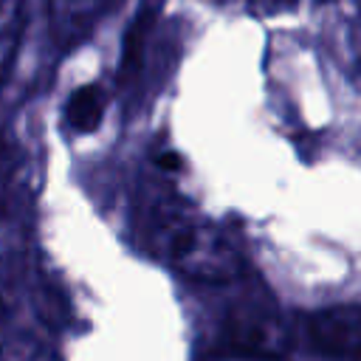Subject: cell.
<instances>
[{
	"label": "cell",
	"mask_w": 361,
	"mask_h": 361,
	"mask_svg": "<svg viewBox=\"0 0 361 361\" xmlns=\"http://www.w3.org/2000/svg\"><path fill=\"white\" fill-rule=\"evenodd\" d=\"M217 344L251 361H276L290 347V330L262 288L243 285L220 307Z\"/></svg>",
	"instance_id": "cell-2"
},
{
	"label": "cell",
	"mask_w": 361,
	"mask_h": 361,
	"mask_svg": "<svg viewBox=\"0 0 361 361\" xmlns=\"http://www.w3.org/2000/svg\"><path fill=\"white\" fill-rule=\"evenodd\" d=\"M25 23V0H0V87L6 85Z\"/></svg>",
	"instance_id": "cell-7"
},
{
	"label": "cell",
	"mask_w": 361,
	"mask_h": 361,
	"mask_svg": "<svg viewBox=\"0 0 361 361\" xmlns=\"http://www.w3.org/2000/svg\"><path fill=\"white\" fill-rule=\"evenodd\" d=\"M0 327H3V305H0Z\"/></svg>",
	"instance_id": "cell-10"
},
{
	"label": "cell",
	"mask_w": 361,
	"mask_h": 361,
	"mask_svg": "<svg viewBox=\"0 0 361 361\" xmlns=\"http://www.w3.org/2000/svg\"><path fill=\"white\" fill-rule=\"evenodd\" d=\"M152 28H155V8L144 6L133 17L127 37H124V45H121V62H118V82L121 85L138 82V73H141L144 59H147V45H149Z\"/></svg>",
	"instance_id": "cell-5"
},
{
	"label": "cell",
	"mask_w": 361,
	"mask_h": 361,
	"mask_svg": "<svg viewBox=\"0 0 361 361\" xmlns=\"http://www.w3.org/2000/svg\"><path fill=\"white\" fill-rule=\"evenodd\" d=\"M305 338L310 347L333 361H358L361 350V313L355 305H336L316 310L305 319Z\"/></svg>",
	"instance_id": "cell-3"
},
{
	"label": "cell",
	"mask_w": 361,
	"mask_h": 361,
	"mask_svg": "<svg viewBox=\"0 0 361 361\" xmlns=\"http://www.w3.org/2000/svg\"><path fill=\"white\" fill-rule=\"evenodd\" d=\"M133 220L144 245L189 279L223 285L245 271V262L231 240L180 195L161 183L138 189Z\"/></svg>",
	"instance_id": "cell-1"
},
{
	"label": "cell",
	"mask_w": 361,
	"mask_h": 361,
	"mask_svg": "<svg viewBox=\"0 0 361 361\" xmlns=\"http://www.w3.org/2000/svg\"><path fill=\"white\" fill-rule=\"evenodd\" d=\"M17 172H20V155L14 141L0 133V217L8 212V203L14 197V186H17Z\"/></svg>",
	"instance_id": "cell-8"
},
{
	"label": "cell",
	"mask_w": 361,
	"mask_h": 361,
	"mask_svg": "<svg viewBox=\"0 0 361 361\" xmlns=\"http://www.w3.org/2000/svg\"><path fill=\"white\" fill-rule=\"evenodd\" d=\"M104 0H51V28L62 48L76 45L96 23Z\"/></svg>",
	"instance_id": "cell-4"
},
{
	"label": "cell",
	"mask_w": 361,
	"mask_h": 361,
	"mask_svg": "<svg viewBox=\"0 0 361 361\" xmlns=\"http://www.w3.org/2000/svg\"><path fill=\"white\" fill-rule=\"evenodd\" d=\"M257 14H282L296 6V0H248Z\"/></svg>",
	"instance_id": "cell-9"
},
{
	"label": "cell",
	"mask_w": 361,
	"mask_h": 361,
	"mask_svg": "<svg viewBox=\"0 0 361 361\" xmlns=\"http://www.w3.org/2000/svg\"><path fill=\"white\" fill-rule=\"evenodd\" d=\"M104 116V93L99 85L76 87L65 102V124L73 133H93Z\"/></svg>",
	"instance_id": "cell-6"
}]
</instances>
